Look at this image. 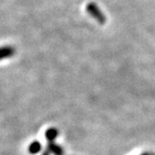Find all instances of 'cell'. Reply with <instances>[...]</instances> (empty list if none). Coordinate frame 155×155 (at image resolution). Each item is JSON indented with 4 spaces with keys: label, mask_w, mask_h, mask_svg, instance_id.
<instances>
[{
    "label": "cell",
    "mask_w": 155,
    "mask_h": 155,
    "mask_svg": "<svg viewBox=\"0 0 155 155\" xmlns=\"http://www.w3.org/2000/svg\"><path fill=\"white\" fill-rule=\"evenodd\" d=\"M42 155H50V152L47 150V151H44L43 153H42Z\"/></svg>",
    "instance_id": "8992f818"
},
{
    "label": "cell",
    "mask_w": 155,
    "mask_h": 155,
    "mask_svg": "<svg viewBox=\"0 0 155 155\" xmlns=\"http://www.w3.org/2000/svg\"><path fill=\"white\" fill-rule=\"evenodd\" d=\"M141 155H150V153H143V154H141Z\"/></svg>",
    "instance_id": "52a82bcc"
},
{
    "label": "cell",
    "mask_w": 155,
    "mask_h": 155,
    "mask_svg": "<svg viewBox=\"0 0 155 155\" xmlns=\"http://www.w3.org/2000/svg\"><path fill=\"white\" fill-rule=\"evenodd\" d=\"M41 149H42V146H41V144L38 141V140H35V141H33L30 145H29V147H28V151H29V153L30 154H37V153H38L40 150H41Z\"/></svg>",
    "instance_id": "277c9868"
},
{
    "label": "cell",
    "mask_w": 155,
    "mask_h": 155,
    "mask_svg": "<svg viewBox=\"0 0 155 155\" xmlns=\"http://www.w3.org/2000/svg\"><path fill=\"white\" fill-rule=\"evenodd\" d=\"M47 149H48L49 152H51L54 155H63L64 154L62 147L57 145V144H55L54 142H49Z\"/></svg>",
    "instance_id": "3957f363"
},
{
    "label": "cell",
    "mask_w": 155,
    "mask_h": 155,
    "mask_svg": "<svg viewBox=\"0 0 155 155\" xmlns=\"http://www.w3.org/2000/svg\"><path fill=\"white\" fill-rule=\"evenodd\" d=\"M15 54V49L12 46H3L0 47V61L12 57Z\"/></svg>",
    "instance_id": "7a4b0ae2"
},
{
    "label": "cell",
    "mask_w": 155,
    "mask_h": 155,
    "mask_svg": "<svg viewBox=\"0 0 155 155\" xmlns=\"http://www.w3.org/2000/svg\"><path fill=\"white\" fill-rule=\"evenodd\" d=\"M58 131L56 128H49L45 133V137L49 142H53V140L57 137Z\"/></svg>",
    "instance_id": "5b68a950"
},
{
    "label": "cell",
    "mask_w": 155,
    "mask_h": 155,
    "mask_svg": "<svg viewBox=\"0 0 155 155\" xmlns=\"http://www.w3.org/2000/svg\"><path fill=\"white\" fill-rule=\"evenodd\" d=\"M150 155H154V154H152V153H150Z\"/></svg>",
    "instance_id": "ba28073f"
},
{
    "label": "cell",
    "mask_w": 155,
    "mask_h": 155,
    "mask_svg": "<svg viewBox=\"0 0 155 155\" xmlns=\"http://www.w3.org/2000/svg\"><path fill=\"white\" fill-rule=\"evenodd\" d=\"M86 12L89 13L94 20H96L100 25H104L107 21L105 14L102 12V10L98 8V6L94 3H89L86 6Z\"/></svg>",
    "instance_id": "6da1fadb"
}]
</instances>
